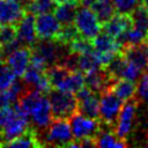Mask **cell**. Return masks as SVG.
Listing matches in <instances>:
<instances>
[{
    "label": "cell",
    "instance_id": "cell-5",
    "mask_svg": "<svg viewBox=\"0 0 148 148\" xmlns=\"http://www.w3.org/2000/svg\"><path fill=\"white\" fill-rule=\"evenodd\" d=\"M74 25L82 37L91 40L102 31V23L90 7L80 6L74 20Z\"/></svg>",
    "mask_w": 148,
    "mask_h": 148
},
{
    "label": "cell",
    "instance_id": "cell-14",
    "mask_svg": "<svg viewBox=\"0 0 148 148\" xmlns=\"http://www.w3.org/2000/svg\"><path fill=\"white\" fill-rule=\"evenodd\" d=\"M120 52L128 61L139 66L143 71V73L148 72V44L146 42L123 46L120 49Z\"/></svg>",
    "mask_w": 148,
    "mask_h": 148
},
{
    "label": "cell",
    "instance_id": "cell-33",
    "mask_svg": "<svg viewBox=\"0 0 148 148\" xmlns=\"http://www.w3.org/2000/svg\"><path fill=\"white\" fill-rule=\"evenodd\" d=\"M65 1H68V0H57L58 3H60V2H65Z\"/></svg>",
    "mask_w": 148,
    "mask_h": 148
},
{
    "label": "cell",
    "instance_id": "cell-31",
    "mask_svg": "<svg viewBox=\"0 0 148 148\" xmlns=\"http://www.w3.org/2000/svg\"><path fill=\"white\" fill-rule=\"evenodd\" d=\"M3 65H5V60H3V59H2V57L0 56V69L3 67Z\"/></svg>",
    "mask_w": 148,
    "mask_h": 148
},
{
    "label": "cell",
    "instance_id": "cell-7",
    "mask_svg": "<svg viewBox=\"0 0 148 148\" xmlns=\"http://www.w3.org/2000/svg\"><path fill=\"white\" fill-rule=\"evenodd\" d=\"M68 120L71 124L74 140H81L84 138H96V135L101 131L99 119L86 117L80 112L74 113Z\"/></svg>",
    "mask_w": 148,
    "mask_h": 148
},
{
    "label": "cell",
    "instance_id": "cell-24",
    "mask_svg": "<svg viewBox=\"0 0 148 148\" xmlns=\"http://www.w3.org/2000/svg\"><path fill=\"white\" fill-rule=\"evenodd\" d=\"M68 45H69L71 51L75 52L77 54H83V53H88V52L94 51L92 40L88 39V38H84L81 35H79L76 38H74Z\"/></svg>",
    "mask_w": 148,
    "mask_h": 148
},
{
    "label": "cell",
    "instance_id": "cell-23",
    "mask_svg": "<svg viewBox=\"0 0 148 148\" xmlns=\"http://www.w3.org/2000/svg\"><path fill=\"white\" fill-rule=\"evenodd\" d=\"M130 15L132 17L133 25L148 35V8L140 2Z\"/></svg>",
    "mask_w": 148,
    "mask_h": 148
},
{
    "label": "cell",
    "instance_id": "cell-36",
    "mask_svg": "<svg viewBox=\"0 0 148 148\" xmlns=\"http://www.w3.org/2000/svg\"><path fill=\"white\" fill-rule=\"evenodd\" d=\"M147 8H148V7H147Z\"/></svg>",
    "mask_w": 148,
    "mask_h": 148
},
{
    "label": "cell",
    "instance_id": "cell-35",
    "mask_svg": "<svg viewBox=\"0 0 148 148\" xmlns=\"http://www.w3.org/2000/svg\"><path fill=\"white\" fill-rule=\"evenodd\" d=\"M146 43H147V44H148V39H147V42H146Z\"/></svg>",
    "mask_w": 148,
    "mask_h": 148
},
{
    "label": "cell",
    "instance_id": "cell-11",
    "mask_svg": "<svg viewBox=\"0 0 148 148\" xmlns=\"http://www.w3.org/2000/svg\"><path fill=\"white\" fill-rule=\"evenodd\" d=\"M16 28V39L22 46L31 47L37 42V34L35 28V15L27 12L21 21L15 25Z\"/></svg>",
    "mask_w": 148,
    "mask_h": 148
},
{
    "label": "cell",
    "instance_id": "cell-10",
    "mask_svg": "<svg viewBox=\"0 0 148 148\" xmlns=\"http://www.w3.org/2000/svg\"><path fill=\"white\" fill-rule=\"evenodd\" d=\"M27 10L17 0H0V25H16Z\"/></svg>",
    "mask_w": 148,
    "mask_h": 148
},
{
    "label": "cell",
    "instance_id": "cell-9",
    "mask_svg": "<svg viewBox=\"0 0 148 148\" xmlns=\"http://www.w3.org/2000/svg\"><path fill=\"white\" fill-rule=\"evenodd\" d=\"M35 28L39 39H56L61 29V23L52 13L39 14L35 18Z\"/></svg>",
    "mask_w": 148,
    "mask_h": 148
},
{
    "label": "cell",
    "instance_id": "cell-21",
    "mask_svg": "<svg viewBox=\"0 0 148 148\" xmlns=\"http://www.w3.org/2000/svg\"><path fill=\"white\" fill-rule=\"evenodd\" d=\"M57 6V0H29L25 5V10L34 15H39L46 13H54Z\"/></svg>",
    "mask_w": 148,
    "mask_h": 148
},
{
    "label": "cell",
    "instance_id": "cell-32",
    "mask_svg": "<svg viewBox=\"0 0 148 148\" xmlns=\"http://www.w3.org/2000/svg\"><path fill=\"white\" fill-rule=\"evenodd\" d=\"M3 146V140H2V136H1V133H0V147Z\"/></svg>",
    "mask_w": 148,
    "mask_h": 148
},
{
    "label": "cell",
    "instance_id": "cell-3",
    "mask_svg": "<svg viewBox=\"0 0 148 148\" xmlns=\"http://www.w3.org/2000/svg\"><path fill=\"white\" fill-rule=\"evenodd\" d=\"M124 101L111 89H106L99 95V121L102 126L114 131Z\"/></svg>",
    "mask_w": 148,
    "mask_h": 148
},
{
    "label": "cell",
    "instance_id": "cell-34",
    "mask_svg": "<svg viewBox=\"0 0 148 148\" xmlns=\"http://www.w3.org/2000/svg\"><path fill=\"white\" fill-rule=\"evenodd\" d=\"M147 124H148V117H147Z\"/></svg>",
    "mask_w": 148,
    "mask_h": 148
},
{
    "label": "cell",
    "instance_id": "cell-18",
    "mask_svg": "<svg viewBox=\"0 0 148 148\" xmlns=\"http://www.w3.org/2000/svg\"><path fill=\"white\" fill-rule=\"evenodd\" d=\"M84 84L86 82L83 73L81 71H71V73L65 77V80L60 83L57 89L76 94L81 88L84 87Z\"/></svg>",
    "mask_w": 148,
    "mask_h": 148
},
{
    "label": "cell",
    "instance_id": "cell-29",
    "mask_svg": "<svg viewBox=\"0 0 148 148\" xmlns=\"http://www.w3.org/2000/svg\"><path fill=\"white\" fill-rule=\"evenodd\" d=\"M116 12L121 14H131L140 3V0H113Z\"/></svg>",
    "mask_w": 148,
    "mask_h": 148
},
{
    "label": "cell",
    "instance_id": "cell-4",
    "mask_svg": "<svg viewBox=\"0 0 148 148\" xmlns=\"http://www.w3.org/2000/svg\"><path fill=\"white\" fill-rule=\"evenodd\" d=\"M39 140H44V146H64L68 147V145L74 141L71 124L68 119H57L53 118L52 123L49 127L40 134Z\"/></svg>",
    "mask_w": 148,
    "mask_h": 148
},
{
    "label": "cell",
    "instance_id": "cell-20",
    "mask_svg": "<svg viewBox=\"0 0 148 148\" xmlns=\"http://www.w3.org/2000/svg\"><path fill=\"white\" fill-rule=\"evenodd\" d=\"M90 8L94 10V13L96 14L97 18L102 24L109 21L116 14L114 5L110 0H96V2Z\"/></svg>",
    "mask_w": 148,
    "mask_h": 148
},
{
    "label": "cell",
    "instance_id": "cell-12",
    "mask_svg": "<svg viewBox=\"0 0 148 148\" xmlns=\"http://www.w3.org/2000/svg\"><path fill=\"white\" fill-rule=\"evenodd\" d=\"M30 60H31V47L21 46L16 49L14 52H12L5 59V64L17 77H22L25 69L30 65Z\"/></svg>",
    "mask_w": 148,
    "mask_h": 148
},
{
    "label": "cell",
    "instance_id": "cell-13",
    "mask_svg": "<svg viewBox=\"0 0 148 148\" xmlns=\"http://www.w3.org/2000/svg\"><path fill=\"white\" fill-rule=\"evenodd\" d=\"M84 74H86L84 75L86 86L89 89H91L94 92H97L99 95L106 89H110L112 82L114 81V79H112L108 73V71L102 66L94 68Z\"/></svg>",
    "mask_w": 148,
    "mask_h": 148
},
{
    "label": "cell",
    "instance_id": "cell-25",
    "mask_svg": "<svg viewBox=\"0 0 148 148\" xmlns=\"http://www.w3.org/2000/svg\"><path fill=\"white\" fill-rule=\"evenodd\" d=\"M97 67H101V65H99L94 51L83 53V54H79V71H81L82 73H87Z\"/></svg>",
    "mask_w": 148,
    "mask_h": 148
},
{
    "label": "cell",
    "instance_id": "cell-28",
    "mask_svg": "<svg viewBox=\"0 0 148 148\" xmlns=\"http://www.w3.org/2000/svg\"><path fill=\"white\" fill-rule=\"evenodd\" d=\"M139 101H142L148 105V72H145L140 76L139 84L136 86V95Z\"/></svg>",
    "mask_w": 148,
    "mask_h": 148
},
{
    "label": "cell",
    "instance_id": "cell-19",
    "mask_svg": "<svg viewBox=\"0 0 148 148\" xmlns=\"http://www.w3.org/2000/svg\"><path fill=\"white\" fill-rule=\"evenodd\" d=\"M8 147H42L43 143L39 140L37 133L30 127L25 133L21 134L20 136L15 138L14 140L6 143Z\"/></svg>",
    "mask_w": 148,
    "mask_h": 148
},
{
    "label": "cell",
    "instance_id": "cell-2",
    "mask_svg": "<svg viewBox=\"0 0 148 148\" xmlns=\"http://www.w3.org/2000/svg\"><path fill=\"white\" fill-rule=\"evenodd\" d=\"M53 118L69 119L77 112V98L75 94L52 88L47 94Z\"/></svg>",
    "mask_w": 148,
    "mask_h": 148
},
{
    "label": "cell",
    "instance_id": "cell-6",
    "mask_svg": "<svg viewBox=\"0 0 148 148\" xmlns=\"http://www.w3.org/2000/svg\"><path fill=\"white\" fill-rule=\"evenodd\" d=\"M138 104H139V99L136 96H134L125 101L121 106V110L119 112L118 120L114 127L116 135L121 140H126L128 134L132 132L136 111H138Z\"/></svg>",
    "mask_w": 148,
    "mask_h": 148
},
{
    "label": "cell",
    "instance_id": "cell-30",
    "mask_svg": "<svg viewBox=\"0 0 148 148\" xmlns=\"http://www.w3.org/2000/svg\"><path fill=\"white\" fill-rule=\"evenodd\" d=\"M16 38L15 25H0V46L14 40Z\"/></svg>",
    "mask_w": 148,
    "mask_h": 148
},
{
    "label": "cell",
    "instance_id": "cell-8",
    "mask_svg": "<svg viewBox=\"0 0 148 148\" xmlns=\"http://www.w3.org/2000/svg\"><path fill=\"white\" fill-rule=\"evenodd\" d=\"M75 96L77 98V112L89 118L99 119V94L94 92L86 86Z\"/></svg>",
    "mask_w": 148,
    "mask_h": 148
},
{
    "label": "cell",
    "instance_id": "cell-27",
    "mask_svg": "<svg viewBox=\"0 0 148 148\" xmlns=\"http://www.w3.org/2000/svg\"><path fill=\"white\" fill-rule=\"evenodd\" d=\"M16 77L17 76L5 64L3 67L0 69V91L8 89L14 83V81L16 80Z\"/></svg>",
    "mask_w": 148,
    "mask_h": 148
},
{
    "label": "cell",
    "instance_id": "cell-17",
    "mask_svg": "<svg viewBox=\"0 0 148 148\" xmlns=\"http://www.w3.org/2000/svg\"><path fill=\"white\" fill-rule=\"evenodd\" d=\"M110 89L121 99L127 101L136 95V84L134 81L126 79H117L112 82Z\"/></svg>",
    "mask_w": 148,
    "mask_h": 148
},
{
    "label": "cell",
    "instance_id": "cell-16",
    "mask_svg": "<svg viewBox=\"0 0 148 148\" xmlns=\"http://www.w3.org/2000/svg\"><path fill=\"white\" fill-rule=\"evenodd\" d=\"M80 6L81 5L79 0H68L65 2H60L54 10V15L61 23V25L74 24V20Z\"/></svg>",
    "mask_w": 148,
    "mask_h": 148
},
{
    "label": "cell",
    "instance_id": "cell-1",
    "mask_svg": "<svg viewBox=\"0 0 148 148\" xmlns=\"http://www.w3.org/2000/svg\"><path fill=\"white\" fill-rule=\"evenodd\" d=\"M71 52L69 45L59 39H37L31 46V53L39 57L47 67L60 64L62 59Z\"/></svg>",
    "mask_w": 148,
    "mask_h": 148
},
{
    "label": "cell",
    "instance_id": "cell-26",
    "mask_svg": "<svg viewBox=\"0 0 148 148\" xmlns=\"http://www.w3.org/2000/svg\"><path fill=\"white\" fill-rule=\"evenodd\" d=\"M45 71H42L35 66H32L31 64L29 65V67L25 69L24 74L22 75V80L24 81V83L31 88L35 87V84L40 80V77L44 75Z\"/></svg>",
    "mask_w": 148,
    "mask_h": 148
},
{
    "label": "cell",
    "instance_id": "cell-22",
    "mask_svg": "<svg viewBox=\"0 0 148 148\" xmlns=\"http://www.w3.org/2000/svg\"><path fill=\"white\" fill-rule=\"evenodd\" d=\"M96 140V147H126L127 143L125 140L119 139L117 135L104 131V128L101 126L99 133L95 138Z\"/></svg>",
    "mask_w": 148,
    "mask_h": 148
},
{
    "label": "cell",
    "instance_id": "cell-15",
    "mask_svg": "<svg viewBox=\"0 0 148 148\" xmlns=\"http://www.w3.org/2000/svg\"><path fill=\"white\" fill-rule=\"evenodd\" d=\"M132 24H133V22H132V17L130 14L117 13L109 21H106L105 23L102 24V31L117 38L120 34H123Z\"/></svg>",
    "mask_w": 148,
    "mask_h": 148
}]
</instances>
